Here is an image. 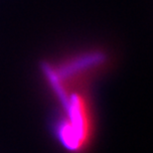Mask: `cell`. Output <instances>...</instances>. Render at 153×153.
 <instances>
[{"label":"cell","instance_id":"cell-1","mask_svg":"<svg viewBox=\"0 0 153 153\" xmlns=\"http://www.w3.org/2000/svg\"><path fill=\"white\" fill-rule=\"evenodd\" d=\"M65 116L57 122L55 131L60 143L73 153L81 152L88 144L91 120L88 100L82 94H68L63 103Z\"/></svg>","mask_w":153,"mask_h":153},{"label":"cell","instance_id":"cell-2","mask_svg":"<svg viewBox=\"0 0 153 153\" xmlns=\"http://www.w3.org/2000/svg\"><path fill=\"white\" fill-rule=\"evenodd\" d=\"M106 61V55L103 52H85L74 59L64 62L59 67H53L50 64H43V72L47 79H54L65 88L67 82H73L91 74ZM66 90V88H65Z\"/></svg>","mask_w":153,"mask_h":153}]
</instances>
